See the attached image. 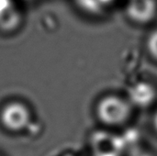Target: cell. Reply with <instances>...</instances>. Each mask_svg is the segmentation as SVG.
<instances>
[{
	"instance_id": "1",
	"label": "cell",
	"mask_w": 157,
	"mask_h": 156,
	"mask_svg": "<svg viewBox=\"0 0 157 156\" xmlns=\"http://www.w3.org/2000/svg\"><path fill=\"white\" fill-rule=\"evenodd\" d=\"M134 107L127 97L119 95H106L96 105V116L106 127H121L132 118Z\"/></svg>"
},
{
	"instance_id": "2",
	"label": "cell",
	"mask_w": 157,
	"mask_h": 156,
	"mask_svg": "<svg viewBox=\"0 0 157 156\" xmlns=\"http://www.w3.org/2000/svg\"><path fill=\"white\" fill-rule=\"evenodd\" d=\"M31 120V111L23 102L13 100L0 109V123L10 132H20L28 128Z\"/></svg>"
},
{
	"instance_id": "3",
	"label": "cell",
	"mask_w": 157,
	"mask_h": 156,
	"mask_svg": "<svg viewBox=\"0 0 157 156\" xmlns=\"http://www.w3.org/2000/svg\"><path fill=\"white\" fill-rule=\"evenodd\" d=\"M126 97L134 108H146L154 105L156 101L157 90L152 83L139 81L129 87Z\"/></svg>"
},
{
	"instance_id": "4",
	"label": "cell",
	"mask_w": 157,
	"mask_h": 156,
	"mask_svg": "<svg viewBox=\"0 0 157 156\" xmlns=\"http://www.w3.org/2000/svg\"><path fill=\"white\" fill-rule=\"evenodd\" d=\"M127 15L133 23L147 25L156 17V2L155 0H136V2H132L128 6Z\"/></svg>"
},
{
	"instance_id": "5",
	"label": "cell",
	"mask_w": 157,
	"mask_h": 156,
	"mask_svg": "<svg viewBox=\"0 0 157 156\" xmlns=\"http://www.w3.org/2000/svg\"><path fill=\"white\" fill-rule=\"evenodd\" d=\"M145 48L149 56L157 63V29L148 34L145 40Z\"/></svg>"
},
{
	"instance_id": "6",
	"label": "cell",
	"mask_w": 157,
	"mask_h": 156,
	"mask_svg": "<svg viewBox=\"0 0 157 156\" xmlns=\"http://www.w3.org/2000/svg\"><path fill=\"white\" fill-rule=\"evenodd\" d=\"M152 125H153V129L155 131V133L157 134V108L155 109V111L154 112L153 118H152Z\"/></svg>"
}]
</instances>
